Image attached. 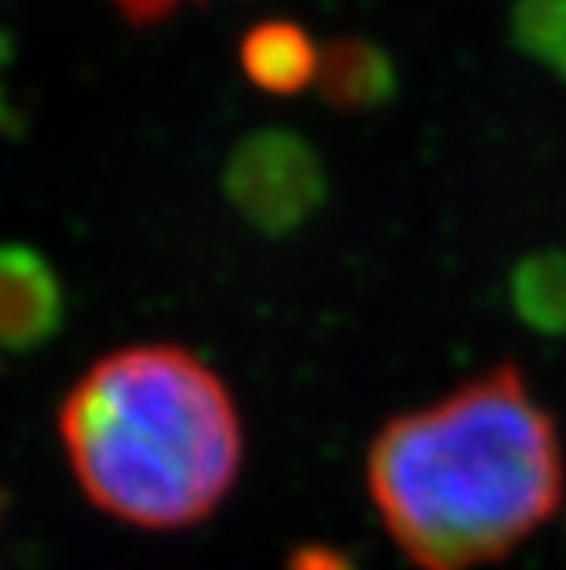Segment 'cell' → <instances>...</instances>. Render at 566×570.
Returning <instances> with one entry per match:
<instances>
[{
	"instance_id": "cell-9",
	"label": "cell",
	"mask_w": 566,
	"mask_h": 570,
	"mask_svg": "<svg viewBox=\"0 0 566 570\" xmlns=\"http://www.w3.org/2000/svg\"><path fill=\"white\" fill-rule=\"evenodd\" d=\"M205 4V0H113V8L123 14L127 24L133 28H153V24H165L171 21L178 11Z\"/></svg>"
},
{
	"instance_id": "cell-5",
	"label": "cell",
	"mask_w": 566,
	"mask_h": 570,
	"mask_svg": "<svg viewBox=\"0 0 566 570\" xmlns=\"http://www.w3.org/2000/svg\"><path fill=\"white\" fill-rule=\"evenodd\" d=\"M239 62L252 86L274 96H294L318 82L321 48L294 21H264L246 31Z\"/></svg>"
},
{
	"instance_id": "cell-8",
	"label": "cell",
	"mask_w": 566,
	"mask_h": 570,
	"mask_svg": "<svg viewBox=\"0 0 566 570\" xmlns=\"http://www.w3.org/2000/svg\"><path fill=\"white\" fill-rule=\"evenodd\" d=\"M512 35L526 56L566 76V0H519Z\"/></svg>"
},
{
	"instance_id": "cell-7",
	"label": "cell",
	"mask_w": 566,
	"mask_h": 570,
	"mask_svg": "<svg viewBox=\"0 0 566 570\" xmlns=\"http://www.w3.org/2000/svg\"><path fill=\"white\" fill-rule=\"evenodd\" d=\"M516 304L536 328H566V256L543 253L526 261L516 274Z\"/></svg>"
},
{
	"instance_id": "cell-1",
	"label": "cell",
	"mask_w": 566,
	"mask_h": 570,
	"mask_svg": "<svg viewBox=\"0 0 566 570\" xmlns=\"http://www.w3.org/2000/svg\"><path fill=\"white\" fill-rule=\"evenodd\" d=\"M369 495L420 570H475L553 520L563 448L523 373L502 362L376 434Z\"/></svg>"
},
{
	"instance_id": "cell-6",
	"label": "cell",
	"mask_w": 566,
	"mask_h": 570,
	"mask_svg": "<svg viewBox=\"0 0 566 570\" xmlns=\"http://www.w3.org/2000/svg\"><path fill=\"white\" fill-rule=\"evenodd\" d=\"M318 86L335 110H376L396 92V69L389 56L366 38H338L321 48Z\"/></svg>"
},
{
	"instance_id": "cell-4",
	"label": "cell",
	"mask_w": 566,
	"mask_h": 570,
	"mask_svg": "<svg viewBox=\"0 0 566 570\" xmlns=\"http://www.w3.org/2000/svg\"><path fill=\"white\" fill-rule=\"evenodd\" d=\"M62 325V284L31 246H0V348H31Z\"/></svg>"
},
{
	"instance_id": "cell-2",
	"label": "cell",
	"mask_w": 566,
	"mask_h": 570,
	"mask_svg": "<svg viewBox=\"0 0 566 570\" xmlns=\"http://www.w3.org/2000/svg\"><path fill=\"white\" fill-rule=\"evenodd\" d=\"M59 434L89 502L140 530L201 523L242 464L229 386L178 345L102 355L69 390Z\"/></svg>"
},
{
	"instance_id": "cell-3",
	"label": "cell",
	"mask_w": 566,
	"mask_h": 570,
	"mask_svg": "<svg viewBox=\"0 0 566 570\" xmlns=\"http://www.w3.org/2000/svg\"><path fill=\"white\" fill-rule=\"evenodd\" d=\"M232 209L270 236L307 223L325 202V168L318 150L294 130L249 134L226 165Z\"/></svg>"
}]
</instances>
